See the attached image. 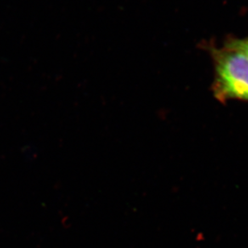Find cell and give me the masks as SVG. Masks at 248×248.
<instances>
[{
  "instance_id": "1",
  "label": "cell",
  "mask_w": 248,
  "mask_h": 248,
  "mask_svg": "<svg viewBox=\"0 0 248 248\" xmlns=\"http://www.w3.org/2000/svg\"><path fill=\"white\" fill-rule=\"evenodd\" d=\"M215 69L213 93L215 98L248 102V55L226 41L221 48L209 46Z\"/></svg>"
},
{
  "instance_id": "2",
  "label": "cell",
  "mask_w": 248,
  "mask_h": 248,
  "mask_svg": "<svg viewBox=\"0 0 248 248\" xmlns=\"http://www.w3.org/2000/svg\"><path fill=\"white\" fill-rule=\"evenodd\" d=\"M227 41L232 46L244 51V53H247L248 55V37L243 39L232 38L227 40Z\"/></svg>"
}]
</instances>
